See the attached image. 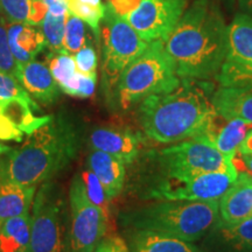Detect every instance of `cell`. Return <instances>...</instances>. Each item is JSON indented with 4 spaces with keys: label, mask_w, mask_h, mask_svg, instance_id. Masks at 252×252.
<instances>
[{
    "label": "cell",
    "mask_w": 252,
    "mask_h": 252,
    "mask_svg": "<svg viewBox=\"0 0 252 252\" xmlns=\"http://www.w3.org/2000/svg\"><path fill=\"white\" fill-rule=\"evenodd\" d=\"M163 45L181 80H209L219 75L224 62L228 26L214 2L195 0Z\"/></svg>",
    "instance_id": "cell-1"
},
{
    "label": "cell",
    "mask_w": 252,
    "mask_h": 252,
    "mask_svg": "<svg viewBox=\"0 0 252 252\" xmlns=\"http://www.w3.org/2000/svg\"><path fill=\"white\" fill-rule=\"evenodd\" d=\"M78 147L80 134L74 123L52 117L28 134L19 149L7 153L0 162V182L35 187L50 181L76 157Z\"/></svg>",
    "instance_id": "cell-2"
},
{
    "label": "cell",
    "mask_w": 252,
    "mask_h": 252,
    "mask_svg": "<svg viewBox=\"0 0 252 252\" xmlns=\"http://www.w3.org/2000/svg\"><path fill=\"white\" fill-rule=\"evenodd\" d=\"M182 81L184 84L171 93L152 94L140 102V126L157 143H180L200 137L219 115L206 91Z\"/></svg>",
    "instance_id": "cell-3"
},
{
    "label": "cell",
    "mask_w": 252,
    "mask_h": 252,
    "mask_svg": "<svg viewBox=\"0 0 252 252\" xmlns=\"http://www.w3.org/2000/svg\"><path fill=\"white\" fill-rule=\"evenodd\" d=\"M220 217L219 201H158L125 217L132 229L165 232L186 242L200 241Z\"/></svg>",
    "instance_id": "cell-4"
},
{
    "label": "cell",
    "mask_w": 252,
    "mask_h": 252,
    "mask_svg": "<svg viewBox=\"0 0 252 252\" xmlns=\"http://www.w3.org/2000/svg\"><path fill=\"white\" fill-rule=\"evenodd\" d=\"M180 84L181 78L163 41L156 40L122 72L116 96L119 105L128 109L152 94L171 93Z\"/></svg>",
    "instance_id": "cell-5"
},
{
    "label": "cell",
    "mask_w": 252,
    "mask_h": 252,
    "mask_svg": "<svg viewBox=\"0 0 252 252\" xmlns=\"http://www.w3.org/2000/svg\"><path fill=\"white\" fill-rule=\"evenodd\" d=\"M30 252H71L70 209L52 181L41 185L32 204Z\"/></svg>",
    "instance_id": "cell-6"
},
{
    "label": "cell",
    "mask_w": 252,
    "mask_h": 252,
    "mask_svg": "<svg viewBox=\"0 0 252 252\" xmlns=\"http://www.w3.org/2000/svg\"><path fill=\"white\" fill-rule=\"evenodd\" d=\"M159 161L171 180L184 181L212 172H238L234 161L212 144L187 139L160 151Z\"/></svg>",
    "instance_id": "cell-7"
},
{
    "label": "cell",
    "mask_w": 252,
    "mask_h": 252,
    "mask_svg": "<svg viewBox=\"0 0 252 252\" xmlns=\"http://www.w3.org/2000/svg\"><path fill=\"white\" fill-rule=\"evenodd\" d=\"M103 20V72L109 86L116 87L122 72L150 42L145 41L124 18L109 9L105 8Z\"/></svg>",
    "instance_id": "cell-8"
},
{
    "label": "cell",
    "mask_w": 252,
    "mask_h": 252,
    "mask_svg": "<svg viewBox=\"0 0 252 252\" xmlns=\"http://www.w3.org/2000/svg\"><path fill=\"white\" fill-rule=\"evenodd\" d=\"M71 252H94L108 230L109 215L88 197L81 174L74 176L69 190Z\"/></svg>",
    "instance_id": "cell-9"
},
{
    "label": "cell",
    "mask_w": 252,
    "mask_h": 252,
    "mask_svg": "<svg viewBox=\"0 0 252 252\" xmlns=\"http://www.w3.org/2000/svg\"><path fill=\"white\" fill-rule=\"evenodd\" d=\"M220 87L252 84V18L238 13L228 26L224 62L216 76Z\"/></svg>",
    "instance_id": "cell-10"
},
{
    "label": "cell",
    "mask_w": 252,
    "mask_h": 252,
    "mask_svg": "<svg viewBox=\"0 0 252 252\" xmlns=\"http://www.w3.org/2000/svg\"><path fill=\"white\" fill-rule=\"evenodd\" d=\"M238 172H212L184 181L163 182L151 191L158 201H220L237 180Z\"/></svg>",
    "instance_id": "cell-11"
},
{
    "label": "cell",
    "mask_w": 252,
    "mask_h": 252,
    "mask_svg": "<svg viewBox=\"0 0 252 252\" xmlns=\"http://www.w3.org/2000/svg\"><path fill=\"white\" fill-rule=\"evenodd\" d=\"M187 0H141L124 18L145 41L165 40L186 11Z\"/></svg>",
    "instance_id": "cell-12"
},
{
    "label": "cell",
    "mask_w": 252,
    "mask_h": 252,
    "mask_svg": "<svg viewBox=\"0 0 252 252\" xmlns=\"http://www.w3.org/2000/svg\"><path fill=\"white\" fill-rule=\"evenodd\" d=\"M220 224L232 225L252 216V176L238 172L237 180L219 201Z\"/></svg>",
    "instance_id": "cell-13"
},
{
    "label": "cell",
    "mask_w": 252,
    "mask_h": 252,
    "mask_svg": "<svg viewBox=\"0 0 252 252\" xmlns=\"http://www.w3.org/2000/svg\"><path fill=\"white\" fill-rule=\"evenodd\" d=\"M90 144L94 150L111 154L125 165H131L140 152L141 140L139 135L128 130L100 127L91 133Z\"/></svg>",
    "instance_id": "cell-14"
},
{
    "label": "cell",
    "mask_w": 252,
    "mask_h": 252,
    "mask_svg": "<svg viewBox=\"0 0 252 252\" xmlns=\"http://www.w3.org/2000/svg\"><path fill=\"white\" fill-rule=\"evenodd\" d=\"M219 118L220 115H217L210 127L202 135L194 138V139L212 144L223 156L234 161L239 147L243 144L248 134L252 131V124L239 118H223V125L219 126L217 125Z\"/></svg>",
    "instance_id": "cell-15"
},
{
    "label": "cell",
    "mask_w": 252,
    "mask_h": 252,
    "mask_svg": "<svg viewBox=\"0 0 252 252\" xmlns=\"http://www.w3.org/2000/svg\"><path fill=\"white\" fill-rule=\"evenodd\" d=\"M17 78L31 97L42 104H50L59 98L60 87L49 67L37 61L18 64Z\"/></svg>",
    "instance_id": "cell-16"
},
{
    "label": "cell",
    "mask_w": 252,
    "mask_h": 252,
    "mask_svg": "<svg viewBox=\"0 0 252 252\" xmlns=\"http://www.w3.org/2000/svg\"><path fill=\"white\" fill-rule=\"evenodd\" d=\"M209 232L204 252H252V216L232 225L217 222Z\"/></svg>",
    "instance_id": "cell-17"
},
{
    "label": "cell",
    "mask_w": 252,
    "mask_h": 252,
    "mask_svg": "<svg viewBox=\"0 0 252 252\" xmlns=\"http://www.w3.org/2000/svg\"><path fill=\"white\" fill-rule=\"evenodd\" d=\"M212 103L222 118H239L252 124V84L220 87L213 94Z\"/></svg>",
    "instance_id": "cell-18"
},
{
    "label": "cell",
    "mask_w": 252,
    "mask_h": 252,
    "mask_svg": "<svg viewBox=\"0 0 252 252\" xmlns=\"http://www.w3.org/2000/svg\"><path fill=\"white\" fill-rule=\"evenodd\" d=\"M127 245L130 252H204L190 242L149 229H133Z\"/></svg>",
    "instance_id": "cell-19"
},
{
    "label": "cell",
    "mask_w": 252,
    "mask_h": 252,
    "mask_svg": "<svg viewBox=\"0 0 252 252\" xmlns=\"http://www.w3.org/2000/svg\"><path fill=\"white\" fill-rule=\"evenodd\" d=\"M89 169L98 179L109 200L121 194L125 184V163L111 154L94 150L88 159Z\"/></svg>",
    "instance_id": "cell-20"
},
{
    "label": "cell",
    "mask_w": 252,
    "mask_h": 252,
    "mask_svg": "<svg viewBox=\"0 0 252 252\" xmlns=\"http://www.w3.org/2000/svg\"><path fill=\"white\" fill-rule=\"evenodd\" d=\"M8 45L18 64L34 61L46 45L42 32L28 24L13 23L7 31Z\"/></svg>",
    "instance_id": "cell-21"
},
{
    "label": "cell",
    "mask_w": 252,
    "mask_h": 252,
    "mask_svg": "<svg viewBox=\"0 0 252 252\" xmlns=\"http://www.w3.org/2000/svg\"><path fill=\"white\" fill-rule=\"evenodd\" d=\"M35 195V187L14 182H0V224L12 217L30 213Z\"/></svg>",
    "instance_id": "cell-22"
},
{
    "label": "cell",
    "mask_w": 252,
    "mask_h": 252,
    "mask_svg": "<svg viewBox=\"0 0 252 252\" xmlns=\"http://www.w3.org/2000/svg\"><path fill=\"white\" fill-rule=\"evenodd\" d=\"M32 214L12 217L0 224V252H30Z\"/></svg>",
    "instance_id": "cell-23"
},
{
    "label": "cell",
    "mask_w": 252,
    "mask_h": 252,
    "mask_svg": "<svg viewBox=\"0 0 252 252\" xmlns=\"http://www.w3.org/2000/svg\"><path fill=\"white\" fill-rule=\"evenodd\" d=\"M0 6L12 23L41 25L48 12L43 0H0Z\"/></svg>",
    "instance_id": "cell-24"
},
{
    "label": "cell",
    "mask_w": 252,
    "mask_h": 252,
    "mask_svg": "<svg viewBox=\"0 0 252 252\" xmlns=\"http://www.w3.org/2000/svg\"><path fill=\"white\" fill-rule=\"evenodd\" d=\"M68 5L69 13L80 18L90 26L96 37H99L100 21L104 18L105 7L102 0H65Z\"/></svg>",
    "instance_id": "cell-25"
},
{
    "label": "cell",
    "mask_w": 252,
    "mask_h": 252,
    "mask_svg": "<svg viewBox=\"0 0 252 252\" xmlns=\"http://www.w3.org/2000/svg\"><path fill=\"white\" fill-rule=\"evenodd\" d=\"M69 14L55 15L47 12L46 17L41 23V32L46 39V45L54 54L65 53L63 49V37Z\"/></svg>",
    "instance_id": "cell-26"
},
{
    "label": "cell",
    "mask_w": 252,
    "mask_h": 252,
    "mask_svg": "<svg viewBox=\"0 0 252 252\" xmlns=\"http://www.w3.org/2000/svg\"><path fill=\"white\" fill-rule=\"evenodd\" d=\"M49 69L59 87L63 89L77 72L74 56L68 53H59L52 55L49 60Z\"/></svg>",
    "instance_id": "cell-27"
},
{
    "label": "cell",
    "mask_w": 252,
    "mask_h": 252,
    "mask_svg": "<svg viewBox=\"0 0 252 252\" xmlns=\"http://www.w3.org/2000/svg\"><path fill=\"white\" fill-rule=\"evenodd\" d=\"M86 43V26L84 21L75 15L69 14L65 25L64 37H63V49L68 54L74 55L84 47Z\"/></svg>",
    "instance_id": "cell-28"
},
{
    "label": "cell",
    "mask_w": 252,
    "mask_h": 252,
    "mask_svg": "<svg viewBox=\"0 0 252 252\" xmlns=\"http://www.w3.org/2000/svg\"><path fill=\"white\" fill-rule=\"evenodd\" d=\"M25 99L34 102L17 77L0 71V100Z\"/></svg>",
    "instance_id": "cell-29"
},
{
    "label": "cell",
    "mask_w": 252,
    "mask_h": 252,
    "mask_svg": "<svg viewBox=\"0 0 252 252\" xmlns=\"http://www.w3.org/2000/svg\"><path fill=\"white\" fill-rule=\"evenodd\" d=\"M81 176L82 179H83L84 186H86L88 197L90 198L91 202H94L96 206H98L104 213H106L109 215L108 202L110 200L108 196H106L102 185L99 184L98 179L94 176V174L90 171V169L89 171L82 173Z\"/></svg>",
    "instance_id": "cell-30"
},
{
    "label": "cell",
    "mask_w": 252,
    "mask_h": 252,
    "mask_svg": "<svg viewBox=\"0 0 252 252\" xmlns=\"http://www.w3.org/2000/svg\"><path fill=\"white\" fill-rule=\"evenodd\" d=\"M94 87H96V78L81 74L77 70L75 76L71 78L67 86L63 88L62 91H64L69 96L87 98L94 94Z\"/></svg>",
    "instance_id": "cell-31"
},
{
    "label": "cell",
    "mask_w": 252,
    "mask_h": 252,
    "mask_svg": "<svg viewBox=\"0 0 252 252\" xmlns=\"http://www.w3.org/2000/svg\"><path fill=\"white\" fill-rule=\"evenodd\" d=\"M0 71L17 77L18 63L9 48L7 31L2 23H0Z\"/></svg>",
    "instance_id": "cell-32"
},
{
    "label": "cell",
    "mask_w": 252,
    "mask_h": 252,
    "mask_svg": "<svg viewBox=\"0 0 252 252\" xmlns=\"http://www.w3.org/2000/svg\"><path fill=\"white\" fill-rule=\"evenodd\" d=\"M74 60L76 63L77 70L81 74L96 78L97 74V56L94 49L91 46H84L74 54Z\"/></svg>",
    "instance_id": "cell-33"
},
{
    "label": "cell",
    "mask_w": 252,
    "mask_h": 252,
    "mask_svg": "<svg viewBox=\"0 0 252 252\" xmlns=\"http://www.w3.org/2000/svg\"><path fill=\"white\" fill-rule=\"evenodd\" d=\"M140 2L141 0H108L105 8L118 17L126 18L138 7Z\"/></svg>",
    "instance_id": "cell-34"
},
{
    "label": "cell",
    "mask_w": 252,
    "mask_h": 252,
    "mask_svg": "<svg viewBox=\"0 0 252 252\" xmlns=\"http://www.w3.org/2000/svg\"><path fill=\"white\" fill-rule=\"evenodd\" d=\"M94 252H130L128 245L119 236L104 237Z\"/></svg>",
    "instance_id": "cell-35"
},
{
    "label": "cell",
    "mask_w": 252,
    "mask_h": 252,
    "mask_svg": "<svg viewBox=\"0 0 252 252\" xmlns=\"http://www.w3.org/2000/svg\"><path fill=\"white\" fill-rule=\"evenodd\" d=\"M24 134V132L19 130L13 123L9 122L8 118L0 113V140L21 141Z\"/></svg>",
    "instance_id": "cell-36"
},
{
    "label": "cell",
    "mask_w": 252,
    "mask_h": 252,
    "mask_svg": "<svg viewBox=\"0 0 252 252\" xmlns=\"http://www.w3.org/2000/svg\"><path fill=\"white\" fill-rule=\"evenodd\" d=\"M241 157V161L242 165L244 166L245 171L249 173L252 176V154H243V153H237Z\"/></svg>",
    "instance_id": "cell-37"
},
{
    "label": "cell",
    "mask_w": 252,
    "mask_h": 252,
    "mask_svg": "<svg viewBox=\"0 0 252 252\" xmlns=\"http://www.w3.org/2000/svg\"><path fill=\"white\" fill-rule=\"evenodd\" d=\"M241 7L243 9L242 13L248 14L252 18V0H241Z\"/></svg>",
    "instance_id": "cell-38"
},
{
    "label": "cell",
    "mask_w": 252,
    "mask_h": 252,
    "mask_svg": "<svg viewBox=\"0 0 252 252\" xmlns=\"http://www.w3.org/2000/svg\"><path fill=\"white\" fill-rule=\"evenodd\" d=\"M9 151H12L9 147L5 146V145H1L0 144V156H2V154H7Z\"/></svg>",
    "instance_id": "cell-39"
}]
</instances>
